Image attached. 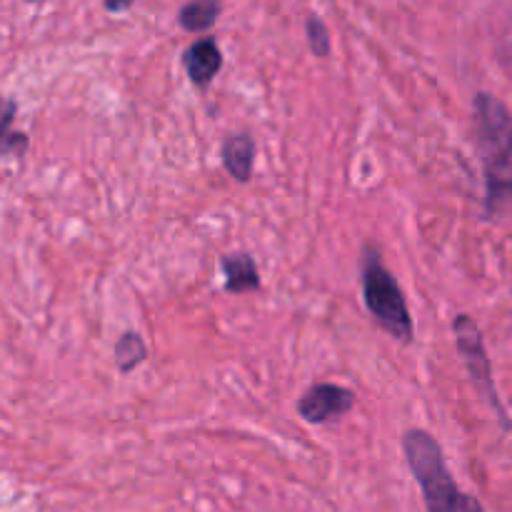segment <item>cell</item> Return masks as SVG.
Wrapping results in <instances>:
<instances>
[{
    "mask_svg": "<svg viewBox=\"0 0 512 512\" xmlns=\"http://www.w3.org/2000/svg\"><path fill=\"white\" fill-rule=\"evenodd\" d=\"M473 118L485 175V213L498 220L512 215V113L493 93H478Z\"/></svg>",
    "mask_w": 512,
    "mask_h": 512,
    "instance_id": "1",
    "label": "cell"
},
{
    "mask_svg": "<svg viewBox=\"0 0 512 512\" xmlns=\"http://www.w3.org/2000/svg\"><path fill=\"white\" fill-rule=\"evenodd\" d=\"M403 453L415 483L420 485L428 512H485L475 495L465 493L455 483L443 448L428 430H408L403 438Z\"/></svg>",
    "mask_w": 512,
    "mask_h": 512,
    "instance_id": "2",
    "label": "cell"
},
{
    "mask_svg": "<svg viewBox=\"0 0 512 512\" xmlns=\"http://www.w3.org/2000/svg\"><path fill=\"white\" fill-rule=\"evenodd\" d=\"M360 285H363V303L375 325L385 330L398 343L410 345L415 338L413 315L408 300L400 290L395 275L385 268L380 250L365 248L360 260Z\"/></svg>",
    "mask_w": 512,
    "mask_h": 512,
    "instance_id": "3",
    "label": "cell"
},
{
    "mask_svg": "<svg viewBox=\"0 0 512 512\" xmlns=\"http://www.w3.org/2000/svg\"><path fill=\"white\" fill-rule=\"evenodd\" d=\"M453 333H455V345H458L460 355H463L465 368H468L478 393L483 395V398L490 403V408L498 413L500 423H503L505 428H510L508 413H505V408L500 405L498 390H495V383H493V365H490L488 350H485L483 330L478 328V323H475L470 315L463 313V315H455Z\"/></svg>",
    "mask_w": 512,
    "mask_h": 512,
    "instance_id": "4",
    "label": "cell"
},
{
    "mask_svg": "<svg viewBox=\"0 0 512 512\" xmlns=\"http://www.w3.org/2000/svg\"><path fill=\"white\" fill-rule=\"evenodd\" d=\"M355 408V393L350 388L335 383L310 385L298 400V413L305 423L325 425L343 418Z\"/></svg>",
    "mask_w": 512,
    "mask_h": 512,
    "instance_id": "5",
    "label": "cell"
},
{
    "mask_svg": "<svg viewBox=\"0 0 512 512\" xmlns=\"http://www.w3.org/2000/svg\"><path fill=\"white\" fill-rule=\"evenodd\" d=\"M183 65L188 70V78L198 88H208L215 75L223 68V53L215 38H200L183 53Z\"/></svg>",
    "mask_w": 512,
    "mask_h": 512,
    "instance_id": "6",
    "label": "cell"
},
{
    "mask_svg": "<svg viewBox=\"0 0 512 512\" xmlns=\"http://www.w3.org/2000/svg\"><path fill=\"white\" fill-rule=\"evenodd\" d=\"M255 153H258V145L250 133H233L223 140V165L230 173V178L238 180V183H248L253 178L255 170Z\"/></svg>",
    "mask_w": 512,
    "mask_h": 512,
    "instance_id": "7",
    "label": "cell"
},
{
    "mask_svg": "<svg viewBox=\"0 0 512 512\" xmlns=\"http://www.w3.org/2000/svg\"><path fill=\"white\" fill-rule=\"evenodd\" d=\"M220 270L225 278V290L233 295L255 293L260 290V270L253 255L230 253L220 260Z\"/></svg>",
    "mask_w": 512,
    "mask_h": 512,
    "instance_id": "8",
    "label": "cell"
},
{
    "mask_svg": "<svg viewBox=\"0 0 512 512\" xmlns=\"http://www.w3.org/2000/svg\"><path fill=\"white\" fill-rule=\"evenodd\" d=\"M18 105L8 98H0V155H20L28 150V135L13 128Z\"/></svg>",
    "mask_w": 512,
    "mask_h": 512,
    "instance_id": "9",
    "label": "cell"
},
{
    "mask_svg": "<svg viewBox=\"0 0 512 512\" xmlns=\"http://www.w3.org/2000/svg\"><path fill=\"white\" fill-rule=\"evenodd\" d=\"M218 15V0H190L188 5H183L178 20L183 25V30H188V33H203V30H210L218 23Z\"/></svg>",
    "mask_w": 512,
    "mask_h": 512,
    "instance_id": "10",
    "label": "cell"
},
{
    "mask_svg": "<svg viewBox=\"0 0 512 512\" xmlns=\"http://www.w3.org/2000/svg\"><path fill=\"white\" fill-rule=\"evenodd\" d=\"M145 358H148V348L138 333L128 330V333L120 335L118 343H115V363H118L120 373H133L138 365L145 363Z\"/></svg>",
    "mask_w": 512,
    "mask_h": 512,
    "instance_id": "11",
    "label": "cell"
},
{
    "mask_svg": "<svg viewBox=\"0 0 512 512\" xmlns=\"http://www.w3.org/2000/svg\"><path fill=\"white\" fill-rule=\"evenodd\" d=\"M308 43H310V50H313L318 58H325V55L330 53V33L328 28H325V23L320 18H315V15H310L308 18Z\"/></svg>",
    "mask_w": 512,
    "mask_h": 512,
    "instance_id": "12",
    "label": "cell"
},
{
    "mask_svg": "<svg viewBox=\"0 0 512 512\" xmlns=\"http://www.w3.org/2000/svg\"><path fill=\"white\" fill-rule=\"evenodd\" d=\"M130 5H133V0H105V10L108 13H123Z\"/></svg>",
    "mask_w": 512,
    "mask_h": 512,
    "instance_id": "13",
    "label": "cell"
},
{
    "mask_svg": "<svg viewBox=\"0 0 512 512\" xmlns=\"http://www.w3.org/2000/svg\"><path fill=\"white\" fill-rule=\"evenodd\" d=\"M33 3H35V0H33Z\"/></svg>",
    "mask_w": 512,
    "mask_h": 512,
    "instance_id": "14",
    "label": "cell"
}]
</instances>
